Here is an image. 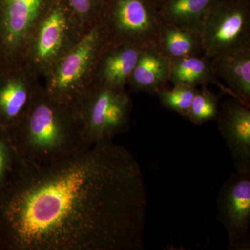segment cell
<instances>
[{"mask_svg":"<svg viewBox=\"0 0 250 250\" xmlns=\"http://www.w3.org/2000/svg\"><path fill=\"white\" fill-rule=\"evenodd\" d=\"M200 36L210 59L250 47L249 0H219L206 15Z\"/></svg>","mask_w":250,"mask_h":250,"instance_id":"5","label":"cell"},{"mask_svg":"<svg viewBox=\"0 0 250 250\" xmlns=\"http://www.w3.org/2000/svg\"><path fill=\"white\" fill-rule=\"evenodd\" d=\"M219 131L225 139L237 172L250 171V105L232 98L220 105Z\"/></svg>","mask_w":250,"mask_h":250,"instance_id":"10","label":"cell"},{"mask_svg":"<svg viewBox=\"0 0 250 250\" xmlns=\"http://www.w3.org/2000/svg\"><path fill=\"white\" fill-rule=\"evenodd\" d=\"M141 49L130 42H110L99 59L94 76L97 81L93 85L125 88L129 83Z\"/></svg>","mask_w":250,"mask_h":250,"instance_id":"11","label":"cell"},{"mask_svg":"<svg viewBox=\"0 0 250 250\" xmlns=\"http://www.w3.org/2000/svg\"><path fill=\"white\" fill-rule=\"evenodd\" d=\"M75 107L90 146L113 141L129 127L132 104L125 88L93 85Z\"/></svg>","mask_w":250,"mask_h":250,"instance_id":"4","label":"cell"},{"mask_svg":"<svg viewBox=\"0 0 250 250\" xmlns=\"http://www.w3.org/2000/svg\"><path fill=\"white\" fill-rule=\"evenodd\" d=\"M51 0H0V35L5 48L18 52L32 39Z\"/></svg>","mask_w":250,"mask_h":250,"instance_id":"9","label":"cell"},{"mask_svg":"<svg viewBox=\"0 0 250 250\" xmlns=\"http://www.w3.org/2000/svg\"><path fill=\"white\" fill-rule=\"evenodd\" d=\"M169 81L174 85L184 84L195 87L200 84L213 83L223 93L237 99L229 88L218 82L213 71L211 61L204 54L170 59Z\"/></svg>","mask_w":250,"mask_h":250,"instance_id":"15","label":"cell"},{"mask_svg":"<svg viewBox=\"0 0 250 250\" xmlns=\"http://www.w3.org/2000/svg\"><path fill=\"white\" fill-rule=\"evenodd\" d=\"M73 14L65 1L58 0L49 6L33 35L31 58L41 69L52 68L72 47Z\"/></svg>","mask_w":250,"mask_h":250,"instance_id":"8","label":"cell"},{"mask_svg":"<svg viewBox=\"0 0 250 250\" xmlns=\"http://www.w3.org/2000/svg\"><path fill=\"white\" fill-rule=\"evenodd\" d=\"M149 1H150V2L152 3L154 7L159 9L164 4L166 0H149Z\"/></svg>","mask_w":250,"mask_h":250,"instance_id":"22","label":"cell"},{"mask_svg":"<svg viewBox=\"0 0 250 250\" xmlns=\"http://www.w3.org/2000/svg\"><path fill=\"white\" fill-rule=\"evenodd\" d=\"M24 165L40 167L88 147L75 106L59 103L38 91L17 125L8 131Z\"/></svg>","mask_w":250,"mask_h":250,"instance_id":"2","label":"cell"},{"mask_svg":"<svg viewBox=\"0 0 250 250\" xmlns=\"http://www.w3.org/2000/svg\"><path fill=\"white\" fill-rule=\"evenodd\" d=\"M219 97L206 87L197 90L187 116L194 125H201L215 121L219 114Z\"/></svg>","mask_w":250,"mask_h":250,"instance_id":"19","label":"cell"},{"mask_svg":"<svg viewBox=\"0 0 250 250\" xmlns=\"http://www.w3.org/2000/svg\"><path fill=\"white\" fill-rule=\"evenodd\" d=\"M147 207L136 158L113 141L96 143L24 166L0 196V248L141 250Z\"/></svg>","mask_w":250,"mask_h":250,"instance_id":"1","label":"cell"},{"mask_svg":"<svg viewBox=\"0 0 250 250\" xmlns=\"http://www.w3.org/2000/svg\"><path fill=\"white\" fill-rule=\"evenodd\" d=\"M158 47L170 59L203 54L200 33L163 23Z\"/></svg>","mask_w":250,"mask_h":250,"instance_id":"17","label":"cell"},{"mask_svg":"<svg viewBox=\"0 0 250 250\" xmlns=\"http://www.w3.org/2000/svg\"><path fill=\"white\" fill-rule=\"evenodd\" d=\"M217 211L228 232L229 248L249 250L250 171H236L225 181L219 192Z\"/></svg>","mask_w":250,"mask_h":250,"instance_id":"7","label":"cell"},{"mask_svg":"<svg viewBox=\"0 0 250 250\" xmlns=\"http://www.w3.org/2000/svg\"><path fill=\"white\" fill-rule=\"evenodd\" d=\"M170 59L157 44L142 47L129 84L134 91L156 94L169 81Z\"/></svg>","mask_w":250,"mask_h":250,"instance_id":"12","label":"cell"},{"mask_svg":"<svg viewBox=\"0 0 250 250\" xmlns=\"http://www.w3.org/2000/svg\"><path fill=\"white\" fill-rule=\"evenodd\" d=\"M219 0H166L158 9L163 22L197 32L206 15Z\"/></svg>","mask_w":250,"mask_h":250,"instance_id":"16","label":"cell"},{"mask_svg":"<svg viewBox=\"0 0 250 250\" xmlns=\"http://www.w3.org/2000/svg\"><path fill=\"white\" fill-rule=\"evenodd\" d=\"M110 43L100 20L50 69L45 93L59 103L76 106L93 87L99 59Z\"/></svg>","mask_w":250,"mask_h":250,"instance_id":"3","label":"cell"},{"mask_svg":"<svg viewBox=\"0 0 250 250\" xmlns=\"http://www.w3.org/2000/svg\"><path fill=\"white\" fill-rule=\"evenodd\" d=\"M216 77L223 79L238 100L250 105V47L210 59Z\"/></svg>","mask_w":250,"mask_h":250,"instance_id":"13","label":"cell"},{"mask_svg":"<svg viewBox=\"0 0 250 250\" xmlns=\"http://www.w3.org/2000/svg\"><path fill=\"white\" fill-rule=\"evenodd\" d=\"M197 90L192 85L176 84L171 89L161 88L156 95L164 107L186 118Z\"/></svg>","mask_w":250,"mask_h":250,"instance_id":"20","label":"cell"},{"mask_svg":"<svg viewBox=\"0 0 250 250\" xmlns=\"http://www.w3.org/2000/svg\"><path fill=\"white\" fill-rule=\"evenodd\" d=\"M38 90L21 77H14L0 85V127L14 128L30 106Z\"/></svg>","mask_w":250,"mask_h":250,"instance_id":"14","label":"cell"},{"mask_svg":"<svg viewBox=\"0 0 250 250\" xmlns=\"http://www.w3.org/2000/svg\"><path fill=\"white\" fill-rule=\"evenodd\" d=\"M24 166L15 149L9 132L0 127V196Z\"/></svg>","mask_w":250,"mask_h":250,"instance_id":"18","label":"cell"},{"mask_svg":"<svg viewBox=\"0 0 250 250\" xmlns=\"http://www.w3.org/2000/svg\"><path fill=\"white\" fill-rule=\"evenodd\" d=\"M75 16L90 26L100 21L104 0H66Z\"/></svg>","mask_w":250,"mask_h":250,"instance_id":"21","label":"cell"},{"mask_svg":"<svg viewBox=\"0 0 250 250\" xmlns=\"http://www.w3.org/2000/svg\"><path fill=\"white\" fill-rule=\"evenodd\" d=\"M100 20L110 42H130L141 47L157 44L164 23L149 0H104Z\"/></svg>","mask_w":250,"mask_h":250,"instance_id":"6","label":"cell"}]
</instances>
